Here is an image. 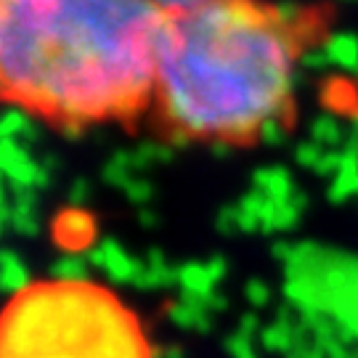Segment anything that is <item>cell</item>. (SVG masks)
<instances>
[{"label":"cell","instance_id":"cell-4","mask_svg":"<svg viewBox=\"0 0 358 358\" xmlns=\"http://www.w3.org/2000/svg\"><path fill=\"white\" fill-rule=\"evenodd\" d=\"M159 3L162 8H180V6H189V3H196V0H154Z\"/></svg>","mask_w":358,"mask_h":358},{"label":"cell","instance_id":"cell-1","mask_svg":"<svg viewBox=\"0 0 358 358\" xmlns=\"http://www.w3.org/2000/svg\"><path fill=\"white\" fill-rule=\"evenodd\" d=\"M327 29L321 6L196 0L167 8L154 125L178 143H257L292 122L303 59Z\"/></svg>","mask_w":358,"mask_h":358},{"label":"cell","instance_id":"cell-3","mask_svg":"<svg viewBox=\"0 0 358 358\" xmlns=\"http://www.w3.org/2000/svg\"><path fill=\"white\" fill-rule=\"evenodd\" d=\"M0 358H154L138 313L85 279L22 287L0 310Z\"/></svg>","mask_w":358,"mask_h":358},{"label":"cell","instance_id":"cell-2","mask_svg":"<svg viewBox=\"0 0 358 358\" xmlns=\"http://www.w3.org/2000/svg\"><path fill=\"white\" fill-rule=\"evenodd\" d=\"M165 16L154 0H0V101L62 130L133 125Z\"/></svg>","mask_w":358,"mask_h":358}]
</instances>
